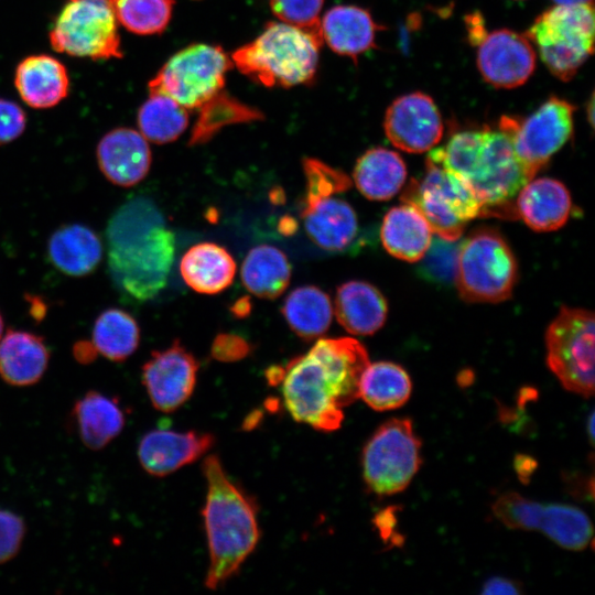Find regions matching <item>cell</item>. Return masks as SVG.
<instances>
[{
    "label": "cell",
    "instance_id": "cell-1",
    "mask_svg": "<svg viewBox=\"0 0 595 595\" xmlns=\"http://www.w3.org/2000/svg\"><path fill=\"white\" fill-rule=\"evenodd\" d=\"M369 364L365 346L350 337L320 338L305 354L282 367L281 390L291 416L316 430H337L343 409L359 398Z\"/></svg>",
    "mask_w": 595,
    "mask_h": 595
},
{
    "label": "cell",
    "instance_id": "cell-2",
    "mask_svg": "<svg viewBox=\"0 0 595 595\" xmlns=\"http://www.w3.org/2000/svg\"><path fill=\"white\" fill-rule=\"evenodd\" d=\"M207 494L203 509L209 566L205 586L217 589L232 577L260 539L257 505L230 480L216 455L204 459Z\"/></svg>",
    "mask_w": 595,
    "mask_h": 595
},
{
    "label": "cell",
    "instance_id": "cell-3",
    "mask_svg": "<svg viewBox=\"0 0 595 595\" xmlns=\"http://www.w3.org/2000/svg\"><path fill=\"white\" fill-rule=\"evenodd\" d=\"M430 153L470 187L483 212L505 206L532 180L500 122L496 129L456 132L444 148Z\"/></svg>",
    "mask_w": 595,
    "mask_h": 595
},
{
    "label": "cell",
    "instance_id": "cell-4",
    "mask_svg": "<svg viewBox=\"0 0 595 595\" xmlns=\"http://www.w3.org/2000/svg\"><path fill=\"white\" fill-rule=\"evenodd\" d=\"M320 35L283 22H269L251 42L231 54L240 73L266 87H293L316 75Z\"/></svg>",
    "mask_w": 595,
    "mask_h": 595
},
{
    "label": "cell",
    "instance_id": "cell-5",
    "mask_svg": "<svg viewBox=\"0 0 595 595\" xmlns=\"http://www.w3.org/2000/svg\"><path fill=\"white\" fill-rule=\"evenodd\" d=\"M526 36L556 78L569 82L593 53V1L556 4L542 12Z\"/></svg>",
    "mask_w": 595,
    "mask_h": 595
},
{
    "label": "cell",
    "instance_id": "cell-6",
    "mask_svg": "<svg viewBox=\"0 0 595 595\" xmlns=\"http://www.w3.org/2000/svg\"><path fill=\"white\" fill-rule=\"evenodd\" d=\"M517 273L516 258L497 230L478 228L459 244L454 282L465 301L497 303L507 300Z\"/></svg>",
    "mask_w": 595,
    "mask_h": 595
},
{
    "label": "cell",
    "instance_id": "cell-7",
    "mask_svg": "<svg viewBox=\"0 0 595 595\" xmlns=\"http://www.w3.org/2000/svg\"><path fill=\"white\" fill-rule=\"evenodd\" d=\"M401 201L421 213L432 232L451 241L458 240L467 221L483 213L470 187L431 153L423 174L409 183Z\"/></svg>",
    "mask_w": 595,
    "mask_h": 595
},
{
    "label": "cell",
    "instance_id": "cell-8",
    "mask_svg": "<svg viewBox=\"0 0 595 595\" xmlns=\"http://www.w3.org/2000/svg\"><path fill=\"white\" fill-rule=\"evenodd\" d=\"M231 65L220 46L193 44L165 62L149 82V90L169 96L187 110L199 109L224 89Z\"/></svg>",
    "mask_w": 595,
    "mask_h": 595
},
{
    "label": "cell",
    "instance_id": "cell-9",
    "mask_svg": "<svg viewBox=\"0 0 595 595\" xmlns=\"http://www.w3.org/2000/svg\"><path fill=\"white\" fill-rule=\"evenodd\" d=\"M51 46L74 57L121 58V41L110 0H66L50 30Z\"/></svg>",
    "mask_w": 595,
    "mask_h": 595
},
{
    "label": "cell",
    "instance_id": "cell-10",
    "mask_svg": "<svg viewBox=\"0 0 595 595\" xmlns=\"http://www.w3.org/2000/svg\"><path fill=\"white\" fill-rule=\"evenodd\" d=\"M421 445L411 420L392 419L381 424L363 450L367 488L378 496L403 491L422 464Z\"/></svg>",
    "mask_w": 595,
    "mask_h": 595
},
{
    "label": "cell",
    "instance_id": "cell-11",
    "mask_svg": "<svg viewBox=\"0 0 595 595\" xmlns=\"http://www.w3.org/2000/svg\"><path fill=\"white\" fill-rule=\"evenodd\" d=\"M594 332L591 311L562 306L545 333L547 364L569 391L594 393Z\"/></svg>",
    "mask_w": 595,
    "mask_h": 595
},
{
    "label": "cell",
    "instance_id": "cell-12",
    "mask_svg": "<svg viewBox=\"0 0 595 595\" xmlns=\"http://www.w3.org/2000/svg\"><path fill=\"white\" fill-rule=\"evenodd\" d=\"M174 252V234L165 225L120 246L108 247L111 278L132 299L148 301L165 286Z\"/></svg>",
    "mask_w": 595,
    "mask_h": 595
},
{
    "label": "cell",
    "instance_id": "cell-13",
    "mask_svg": "<svg viewBox=\"0 0 595 595\" xmlns=\"http://www.w3.org/2000/svg\"><path fill=\"white\" fill-rule=\"evenodd\" d=\"M491 509L495 517L506 527L540 531L567 550L582 551L593 541L589 518L573 506L541 504L509 491L500 495Z\"/></svg>",
    "mask_w": 595,
    "mask_h": 595
},
{
    "label": "cell",
    "instance_id": "cell-14",
    "mask_svg": "<svg viewBox=\"0 0 595 595\" xmlns=\"http://www.w3.org/2000/svg\"><path fill=\"white\" fill-rule=\"evenodd\" d=\"M575 107L552 96L524 119L502 117L499 122L510 132L515 151L533 177L571 138Z\"/></svg>",
    "mask_w": 595,
    "mask_h": 595
},
{
    "label": "cell",
    "instance_id": "cell-15",
    "mask_svg": "<svg viewBox=\"0 0 595 595\" xmlns=\"http://www.w3.org/2000/svg\"><path fill=\"white\" fill-rule=\"evenodd\" d=\"M343 193L334 183L305 181L301 218L305 231L320 248L339 252L356 239L358 220L354 208L336 195Z\"/></svg>",
    "mask_w": 595,
    "mask_h": 595
},
{
    "label": "cell",
    "instance_id": "cell-16",
    "mask_svg": "<svg viewBox=\"0 0 595 595\" xmlns=\"http://www.w3.org/2000/svg\"><path fill=\"white\" fill-rule=\"evenodd\" d=\"M197 370V360L177 339L152 351L142 366V382L152 405L164 413L177 410L192 396Z\"/></svg>",
    "mask_w": 595,
    "mask_h": 595
},
{
    "label": "cell",
    "instance_id": "cell-17",
    "mask_svg": "<svg viewBox=\"0 0 595 595\" xmlns=\"http://www.w3.org/2000/svg\"><path fill=\"white\" fill-rule=\"evenodd\" d=\"M383 128L398 149L421 153L432 149L443 136V122L433 99L420 91L397 98L387 109Z\"/></svg>",
    "mask_w": 595,
    "mask_h": 595
},
{
    "label": "cell",
    "instance_id": "cell-18",
    "mask_svg": "<svg viewBox=\"0 0 595 595\" xmlns=\"http://www.w3.org/2000/svg\"><path fill=\"white\" fill-rule=\"evenodd\" d=\"M477 66L483 78L498 88L524 84L536 67V52L526 35L496 30L478 43Z\"/></svg>",
    "mask_w": 595,
    "mask_h": 595
},
{
    "label": "cell",
    "instance_id": "cell-19",
    "mask_svg": "<svg viewBox=\"0 0 595 595\" xmlns=\"http://www.w3.org/2000/svg\"><path fill=\"white\" fill-rule=\"evenodd\" d=\"M214 443L210 433L152 430L139 442L138 459L148 474L164 477L197 461Z\"/></svg>",
    "mask_w": 595,
    "mask_h": 595
},
{
    "label": "cell",
    "instance_id": "cell-20",
    "mask_svg": "<svg viewBox=\"0 0 595 595\" xmlns=\"http://www.w3.org/2000/svg\"><path fill=\"white\" fill-rule=\"evenodd\" d=\"M96 158L102 175L112 184L131 187L149 173L151 150L148 141L137 130L116 128L99 140Z\"/></svg>",
    "mask_w": 595,
    "mask_h": 595
},
{
    "label": "cell",
    "instance_id": "cell-21",
    "mask_svg": "<svg viewBox=\"0 0 595 595\" xmlns=\"http://www.w3.org/2000/svg\"><path fill=\"white\" fill-rule=\"evenodd\" d=\"M14 86L20 98L29 107L47 109L67 97L69 76L60 60L48 54H33L18 64Z\"/></svg>",
    "mask_w": 595,
    "mask_h": 595
},
{
    "label": "cell",
    "instance_id": "cell-22",
    "mask_svg": "<svg viewBox=\"0 0 595 595\" xmlns=\"http://www.w3.org/2000/svg\"><path fill=\"white\" fill-rule=\"evenodd\" d=\"M50 350L34 333L9 328L0 338V377L14 387H28L44 376Z\"/></svg>",
    "mask_w": 595,
    "mask_h": 595
},
{
    "label": "cell",
    "instance_id": "cell-23",
    "mask_svg": "<svg viewBox=\"0 0 595 595\" xmlns=\"http://www.w3.org/2000/svg\"><path fill=\"white\" fill-rule=\"evenodd\" d=\"M323 42L335 53L351 57L376 47L379 26L370 13L356 6H335L321 19Z\"/></svg>",
    "mask_w": 595,
    "mask_h": 595
},
{
    "label": "cell",
    "instance_id": "cell-24",
    "mask_svg": "<svg viewBox=\"0 0 595 595\" xmlns=\"http://www.w3.org/2000/svg\"><path fill=\"white\" fill-rule=\"evenodd\" d=\"M51 263L68 277L80 278L94 272L102 258V244L95 230L83 224H66L48 238Z\"/></svg>",
    "mask_w": 595,
    "mask_h": 595
},
{
    "label": "cell",
    "instance_id": "cell-25",
    "mask_svg": "<svg viewBox=\"0 0 595 595\" xmlns=\"http://www.w3.org/2000/svg\"><path fill=\"white\" fill-rule=\"evenodd\" d=\"M517 195L519 216L536 231L559 229L570 216L572 205L570 193L554 178L530 180Z\"/></svg>",
    "mask_w": 595,
    "mask_h": 595
},
{
    "label": "cell",
    "instance_id": "cell-26",
    "mask_svg": "<svg viewBox=\"0 0 595 595\" xmlns=\"http://www.w3.org/2000/svg\"><path fill=\"white\" fill-rule=\"evenodd\" d=\"M334 311L338 323L347 332L371 335L385 324L388 306L376 286L353 280L337 288Z\"/></svg>",
    "mask_w": 595,
    "mask_h": 595
},
{
    "label": "cell",
    "instance_id": "cell-27",
    "mask_svg": "<svg viewBox=\"0 0 595 595\" xmlns=\"http://www.w3.org/2000/svg\"><path fill=\"white\" fill-rule=\"evenodd\" d=\"M180 272L184 282L194 291L216 294L232 283L236 262L224 247L214 242H201L183 255Z\"/></svg>",
    "mask_w": 595,
    "mask_h": 595
},
{
    "label": "cell",
    "instance_id": "cell-28",
    "mask_svg": "<svg viewBox=\"0 0 595 595\" xmlns=\"http://www.w3.org/2000/svg\"><path fill=\"white\" fill-rule=\"evenodd\" d=\"M77 432L83 444L93 451L106 447L125 426V413L116 399L88 391L73 408Z\"/></svg>",
    "mask_w": 595,
    "mask_h": 595
},
{
    "label": "cell",
    "instance_id": "cell-29",
    "mask_svg": "<svg viewBox=\"0 0 595 595\" xmlns=\"http://www.w3.org/2000/svg\"><path fill=\"white\" fill-rule=\"evenodd\" d=\"M380 238L391 256L414 262L419 261L430 247L432 229L418 209L404 203L386 214Z\"/></svg>",
    "mask_w": 595,
    "mask_h": 595
},
{
    "label": "cell",
    "instance_id": "cell-30",
    "mask_svg": "<svg viewBox=\"0 0 595 595\" xmlns=\"http://www.w3.org/2000/svg\"><path fill=\"white\" fill-rule=\"evenodd\" d=\"M405 177L407 169L401 156L381 147L367 150L353 171L357 190L372 201H387L394 196Z\"/></svg>",
    "mask_w": 595,
    "mask_h": 595
},
{
    "label": "cell",
    "instance_id": "cell-31",
    "mask_svg": "<svg viewBox=\"0 0 595 595\" xmlns=\"http://www.w3.org/2000/svg\"><path fill=\"white\" fill-rule=\"evenodd\" d=\"M245 288L260 299L273 300L288 288L291 264L282 250L271 245H259L247 253L240 270Z\"/></svg>",
    "mask_w": 595,
    "mask_h": 595
},
{
    "label": "cell",
    "instance_id": "cell-32",
    "mask_svg": "<svg viewBox=\"0 0 595 595\" xmlns=\"http://www.w3.org/2000/svg\"><path fill=\"white\" fill-rule=\"evenodd\" d=\"M333 304L326 292L315 285H302L285 298L281 312L289 327L300 338L312 340L328 329Z\"/></svg>",
    "mask_w": 595,
    "mask_h": 595
},
{
    "label": "cell",
    "instance_id": "cell-33",
    "mask_svg": "<svg viewBox=\"0 0 595 595\" xmlns=\"http://www.w3.org/2000/svg\"><path fill=\"white\" fill-rule=\"evenodd\" d=\"M411 391L412 382L408 372L390 361L369 363L359 381V397L377 411L402 407Z\"/></svg>",
    "mask_w": 595,
    "mask_h": 595
},
{
    "label": "cell",
    "instance_id": "cell-34",
    "mask_svg": "<svg viewBox=\"0 0 595 595\" xmlns=\"http://www.w3.org/2000/svg\"><path fill=\"white\" fill-rule=\"evenodd\" d=\"M91 342L98 354L120 363L129 358L140 343V327L128 312L110 307L95 320Z\"/></svg>",
    "mask_w": 595,
    "mask_h": 595
},
{
    "label": "cell",
    "instance_id": "cell-35",
    "mask_svg": "<svg viewBox=\"0 0 595 595\" xmlns=\"http://www.w3.org/2000/svg\"><path fill=\"white\" fill-rule=\"evenodd\" d=\"M137 123L147 141L169 143L186 130L188 110L169 96L150 94L138 110Z\"/></svg>",
    "mask_w": 595,
    "mask_h": 595
},
{
    "label": "cell",
    "instance_id": "cell-36",
    "mask_svg": "<svg viewBox=\"0 0 595 595\" xmlns=\"http://www.w3.org/2000/svg\"><path fill=\"white\" fill-rule=\"evenodd\" d=\"M199 109L201 113L193 127L188 141L190 145L208 142L221 128L228 125L248 122L262 118L259 110L240 102L224 90L214 96Z\"/></svg>",
    "mask_w": 595,
    "mask_h": 595
},
{
    "label": "cell",
    "instance_id": "cell-37",
    "mask_svg": "<svg viewBox=\"0 0 595 595\" xmlns=\"http://www.w3.org/2000/svg\"><path fill=\"white\" fill-rule=\"evenodd\" d=\"M164 225V216L154 202L134 197L119 207L110 218L106 230L108 247L122 245Z\"/></svg>",
    "mask_w": 595,
    "mask_h": 595
},
{
    "label": "cell",
    "instance_id": "cell-38",
    "mask_svg": "<svg viewBox=\"0 0 595 595\" xmlns=\"http://www.w3.org/2000/svg\"><path fill=\"white\" fill-rule=\"evenodd\" d=\"M116 19L128 31L139 35L162 33L167 26L174 0H110Z\"/></svg>",
    "mask_w": 595,
    "mask_h": 595
},
{
    "label": "cell",
    "instance_id": "cell-39",
    "mask_svg": "<svg viewBox=\"0 0 595 595\" xmlns=\"http://www.w3.org/2000/svg\"><path fill=\"white\" fill-rule=\"evenodd\" d=\"M459 244L441 237L432 238L430 247L420 259L419 273L436 284L448 285L454 281Z\"/></svg>",
    "mask_w": 595,
    "mask_h": 595
},
{
    "label": "cell",
    "instance_id": "cell-40",
    "mask_svg": "<svg viewBox=\"0 0 595 595\" xmlns=\"http://www.w3.org/2000/svg\"><path fill=\"white\" fill-rule=\"evenodd\" d=\"M274 15L283 23L321 35L320 13L324 0H269Z\"/></svg>",
    "mask_w": 595,
    "mask_h": 595
},
{
    "label": "cell",
    "instance_id": "cell-41",
    "mask_svg": "<svg viewBox=\"0 0 595 595\" xmlns=\"http://www.w3.org/2000/svg\"><path fill=\"white\" fill-rule=\"evenodd\" d=\"M25 523L18 515L0 509V564L12 560L20 551Z\"/></svg>",
    "mask_w": 595,
    "mask_h": 595
},
{
    "label": "cell",
    "instance_id": "cell-42",
    "mask_svg": "<svg viewBox=\"0 0 595 595\" xmlns=\"http://www.w3.org/2000/svg\"><path fill=\"white\" fill-rule=\"evenodd\" d=\"M26 116L15 102L0 98V145L18 139L25 130Z\"/></svg>",
    "mask_w": 595,
    "mask_h": 595
},
{
    "label": "cell",
    "instance_id": "cell-43",
    "mask_svg": "<svg viewBox=\"0 0 595 595\" xmlns=\"http://www.w3.org/2000/svg\"><path fill=\"white\" fill-rule=\"evenodd\" d=\"M251 353V344L242 336L231 333L218 334L210 348L214 359L219 361H237Z\"/></svg>",
    "mask_w": 595,
    "mask_h": 595
},
{
    "label": "cell",
    "instance_id": "cell-44",
    "mask_svg": "<svg viewBox=\"0 0 595 595\" xmlns=\"http://www.w3.org/2000/svg\"><path fill=\"white\" fill-rule=\"evenodd\" d=\"M521 593V585L516 581L505 578V577H493L484 584L482 594H505V595H516Z\"/></svg>",
    "mask_w": 595,
    "mask_h": 595
},
{
    "label": "cell",
    "instance_id": "cell-45",
    "mask_svg": "<svg viewBox=\"0 0 595 595\" xmlns=\"http://www.w3.org/2000/svg\"><path fill=\"white\" fill-rule=\"evenodd\" d=\"M97 355L98 351L91 340H78L73 346V356L79 364H90L97 358Z\"/></svg>",
    "mask_w": 595,
    "mask_h": 595
},
{
    "label": "cell",
    "instance_id": "cell-46",
    "mask_svg": "<svg viewBox=\"0 0 595 595\" xmlns=\"http://www.w3.org/2000/svg\"><path fill=\"white\" fill-rule=\"evenodd\" d=\"M230 312L238 318L248 316L251 312V301L249 296L238 299L230 307Z\"/></svg>",
    "mask_w": 595,
    "mask_h": 595
},
{
    "label": "cell",
    "instance_id": "cell-47",
    "mask_svg": "<svg viewBox=\"0 0 595 595\" xmlns=\"http://www.w3.org/2000/svg\"><path fill=\"white\" fill-rule=\"evenodd\" d=\"M30 303L32 304L31 305V314H32V316H34L37 320L39 318L41 320L45 314V305H44V303H42L40 301V299H36V300L31 299Z\"/></svg>",
    "mask_w": 595,
    "mask_h": 595
},
{
    "label": "cell",
    "instance_id": "cell-48",
    "mask_svg": "<svg viewBox=\"0 0 595 595\" xmlns=\"http://www.w3.org/2000/svg\"><path fill=\"white\" fill-rule=\"evenodd\" d=\"M279 228L281 232H283L284 235H289L296 229V224L294 219L290 217H284L283 219H281Z\"/></svg>",
    "mask_w": 595,
    "mask_h": 595
},
{
    "label": "cell",
    "instance_id": "cell-49",
    "mask_svg": "<svg viewBox=\"0 0 595 595\" xmlns=\"http://www.w3.org/2000/svg\"><path fill=\"white\" fill-rule=\"evenodd\" d=\"M588 436L593 444V440H594V413L593 412L591 413L588 418Z\"/></svg>",
    "mask_w": 595,
    "mask_h": 595
},
{
    "label": "cell",
    "instance_id": "cell-50",
    "mask_svg": "<svg viewBox=\"0 0 595 595\" xmlns=\"http://www.w3.org/2000/svg\"><path fill=\"white\" fill-rule=\"evenodd\" d=\"M556 4H574V3H584L591 2L593 0H552Z\"/></svg>",
    "mask_w": 595,
    "mask_h": 595
},
{
    "label": "cell",
    "instance_id": "cell-51",
    "mask_svg": "<svg viewBox=\"0 0 595 595\" xmlns=\"http://www.w3.org/2000/svg\"><path fill=\"white\" fill-rule=\"evenodd\" d=\"M2 334H3V317H2V315L0 313V338H1Z\"/></svg>",
    "mask_w": 595,
    "mask_h": 595
}]
</instances>
